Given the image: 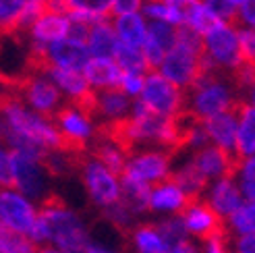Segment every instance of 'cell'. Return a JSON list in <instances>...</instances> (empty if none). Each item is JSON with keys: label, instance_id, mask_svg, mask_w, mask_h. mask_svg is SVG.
<instances>
[{"label": "cell", "instance_id": "obj_1", "mask_svg": "<svg viewBox=\"0 0 255 253\" xmlns=\"http://www.w3.org/2000/svg\"><path fill=\"white\" fill-rule=\"evenodd\" d=\"M241 92L231 75L218 71H203L195 83L185 90V115L195 121H206L222 112L237 110Z\"/></svg>", "mask_w": 255, "mask_h": 253}, {"label": "cell", "instance_id": "obj_2", "mask_svg": "<svg viewBox=\"0 0 255 253\" xmlns=\"http://www.w3.org/2000/svg\"><path fill=\"white\" fill-rule=\"evenodd\" d=\"M181 90H189L203 73V44L201 35L189 27L176 29V42L156 69Z\"/></svg>", "mask_w": 255, "mask_h": 253}, {"label": "cell", "instance_id": "obj_3", "mask_svg": "<svg viewBox=\"0 0 255 253\" xmlns=\"http://www.w3.org/2000/svg\"><path fill=\"white\" fill-rule=\"evenodd\" d=\"M203 44V71H218L233 75L241 65H243V56H241L239 48V27L235 23L218 21L216 25L201 35Z\"/></svg>", "mask_w": 255, "mask_h": 253}, {"label": "cell", "instance_id": "obj_4", "mask_svg": "<svg viewBox=\"0 0 255 253\" xmlns=\"http://www.w3.org/2000/svg\"><path fill=\"white\" fill-rule=\"evenodd\" d=\"M37 214H42L48 222L50 239L67 251H85L87 235L81 222L67 210L65 199L56 193H50L40 201Z\"/></svg>", "mask_w": 255, "mask_h": 253}, {"label": "cell", "instance_id": "obj_5", "mask_svg": "<svg viewBox=\"0 0 255 253\" xmlns=\"http://www.w3.org/2000/svg\"><path fill=\"white\" fill-rule=\"evenodd\" d=\"M15 94L27 104L35 115H40L48 123H52L54 115L67 104V98L56 87V83L42 71H33L25 77L17 87Z\"/></svg>", "mask_w": 255, "mask_h": 253}, {"label": "cell", "instance_id": "obj_6", "mask_svg": "<svg viewBox=\"0 0 255 253\" xmlns=\"http://www.w3.org/2000/svg\"><path fill=\"white\" fill-rule=\"evenodd\" d=\"M139 100L162 117H181L185 112V90L176 87L158 71H147Z\"/></svg>", "mask_w": 255, "mask_h": 253}, {"label": "cell", "instance_id": "obj_7", "mask_svg": "<svg viewBox=\"0 0 255 253\" xmlns=\"http://www.w3.org/2000/svg\"><path fill=\"white\" fill-rule=\"evenodd\" d=\"M176 216H181L185 229H187V235L199 239V241H208V239H212L216 235L226 233L224 220L214 212V208L203 197L189 199L187 206L178 212Z\"/></svg>", "mask_w": 255, "mask_h": 253}, {"label": "cell", "instance_id": "obj_8", "mask_svg": "<svg viewBox=\"0 0 255 253\" xmlns=\"http://www.w3.org/2000/svg\"><path fill=\"white\" fill-rule=\"evenodd\" d=\"M172 160L174 154H170L166 149H145L127 162V170L123 174H129L131 179L154 187L170 176Z\"/></svg>", "mask_w": 255, "mask_h": 253}, {"label": "cell", "instance_id": "obj_9", "mask_svg": "<svg viewBox=\"0 0 255 253\" xmlns=\"http://www.w3.org/2000/svg\"><path fill=\"white\" fill-rule=\"evenodd\" d=\"M79 172L83 176V183L89 189V193H92V197L100 206L106 208V206L117 204L121 199V187L117 183V176H114L110 170H106L100 162H96L89 154H87Z\"/></svg>", "mask_w": 255, "mask_h": 253}, {"label": "cell", "instance_id": "obj_10", "mask_svg": "<svg viewBox=\"0 0 255 253\" xmlns=\"http://www.w3.org/2000/svg\"><path fill=\"white\" fill-rule=\"evenodd\" d=\"M201 197L214 208V212L218 214L222 220H226L245 201L235 176H222V179L212 181Z\"/></svg>", "mask_w": 255, "mask_h": 253}, {"label": "cell", "instance_id": "obj_11", "mask_svg": "<svg viewBox=\"0 0 255 253\" xmlns=\"http://www.w3.org/2000/svg\"><path fill=\"white\" fill-rule=\"evenodd\" d=\"M191 160L195 162V166L201 170V174L212 183L222 176H233L235 166H237V158L231 151H226L222 147L216 145H206L197 151L191 154Z\"/></svg>", "mask_w": 255, "mask_h": 253}, {"label": "cell", "instance_id": "obj_12", "mask_svg": "<svg viewBox=\"0 0 255 253\" xmlns=\"http://www.w3.org/2000/svg\"><path fill=\"white\" fill-rule=\"evenodd\" d=\"M69 25H71L69 15H62V12H54V10L46 8L42 12V17L31 25V29L25 35H27L29 46L44 48L52 42L65 40L67 33H69Z\"/></svg>", "mask_w": 255, "mask_h": 253}, {"label": "cell", "instance_id": "obj_13", "mask_svg": "<svg viewBox=\"0 0 255 253\" xmlns=\"http://www.w3.org/2000/svg\"><path fill=\"white\" fill-rule=\"evenodd\" d=\"M0 220L6 226H10L12 231L29 237L31 224L35 220V212L21 195L0 189Z\"/></svg>", "mask_w": 255, "mask_h": 253}, {"label": "cell", "instance_id": "obj_14", "mask_svg": "<svg viewBox=\"0 0 255 253\" xmlns=\"http://www.w3.org/2000/svg\"><path fill=\"white\" fill-rule=\"evenodd\" d=\"M203 123V129L208 133L210 143L216 147H222L226 151L235 154V145H237V110L231 112H222V115H216L212 119L201 121Z\"/></svg>", "mask_w": 255, "mask_h": 253}, {"label": "cell", "instance_id": "obj_15", "mask_svg": "<svg viewBox=\"0 0 255 253\" xmlns=\"http://www.w3.org/2000/svg\"><path fill=\"white\" fill-rule=\"evenodd\" d=\"M85 48L89 52V58L114 60V56H117V48H119V35H117V31H114L112 19L98 21L89 27Z\"/></svg>", "mask_w": 255, "mask_h": 253}, {"label": "cell", "instance_id": "obj_16", "mask_svg": "<svg viewBox=\"0 0 255 253\" xmlns=\"http://www.w3.org/2000/svg\"><path fill=\"white\" fill-rule=\"evenodd\" d=\"M131 106H133V98L123 94L119 87H114V90H98L96 92V123L129 117Z\"/></svg>", "mask_w": 255, "mask_h": 253}, {"label": "cell", "instance_id": "obj_17", "mask_svg": "<svg viewBox=\"0 0 255 253\" xmlns=\"http://www.w3.org/2000/svg\"><path fill=\"white\" fill-rule=\"evenodd\" d=\"M8 164H10V172H12L17 189H21V191L27 195H35L40 191L42 179H40V172H37L35 162L31 158H27L19 149H12L8 154Z\"/></svg>", "mask_w": 255, "mask_h": 253}, {"label": "cell", "instance_id": "obj_18", "mask_svg": "<svg viewBox=\"0 0 255 253\" xmlns=\"http://www.w3.org/2000/svg\"><path fill=\"white\" fill-rule=\"evenodd\" d=\"M83 75L92 90H114L121 85V75L123 69L117 65V60H106V58H89L87 67L83 69Z\"/></svg>", "mask_w": 255, "mask_h": 253}, {"label": "cell", "instance_id": "obj_19", "mask_svg": "<svg viewBox=\"0 0 255 253\" xmlns=\"http://www.w3.org/2000/svg\"><path fill=\"white\" fill-rule=\"evenodd\" d=\"M112 25L121 44L139 48V50L143 48L147 37V21L141 12H127V15L112 17Z\"/></svg>", "mask_w": 255, "mask_h": 253}, {"label": "cell", "instance_id": "obj_20", "mask_svg": "<svg viewBox=\"0 0 255 253\" xmlns=\"http://www.w3.org/2000/svg\"><path fill=\"white\" fill-rule=\"evenodd\" d=\"M191 197L178 187L174 181L166 179L158 185L151 187V197H149V206L151 210H160V212H170V214H178Z\"/></svg>", "mask_w": 255, "mask_h": 253}, {"label": "cell", "instance_id": "obj_21", "mask_svg": "<svg viewBox=\"0 0 255 253\" xmlns=\"http://www.w3.org/2000/svg\"><path fill=\"white\" fill-rule=\"evenodd\" d=\"M237 145H235V158L245 160L255 156V110L241 102L237 108Z\"/></svg>", "mask_w": 255, "mask_h": 253}, {"label": "cell", "instance_id": "obj_22", "mask_svg": "<svg viewBox=\"0 0 255 253\" xmlns=\"http://www.w3.org/2000/svg\"><path fill=\"white\" fill-rule=\"evenodd\" d=\"M65 2H67V15L87 25L112 19L114 0H65Z\"/></svg>", "mask_w": 255, "mask_h": 253}, {"label": "cell", "instance_id": "obj_23", "mask_svg": "<svg viewBox=\"0 0 255 253\" xmlns=\"http://www.w3.org/2000/svg\"><path fill=\"white\" fill-rule=\"evenodd\" d=\"M168 179H170V181H174V183H176L178 187H181L191 199L201 197L203 193H206L208 185H210V181L201 174V170L195 166V162L191 160V158H189V160H185L183 164H178V166L170 172Z\"/></svg>", "mask_w": 255, "mask_h": 253}, {"label": "cell", "instance_id": "obj_24", "mask_svg": "<svg viewBox=\"0 0 255 253\" xmlns=\"http://www.w3.org/2000/svg\"><path fill=\"white\" fill-rule=\"evenodd\" d=\"M87 154L119 179L127 170V156L108 141H92V147H87Z\"/></svg>", "mask_w": 255, "mask_h": 253}, {"label": "cell", "instance_id": "obj_25", "mask_svg": "<svg viewBox=\"0 0 255 253\" xmlns=\"http://www.w3.org/2000/svg\"><path fill=\"white\" fill-rule=\"evenodd\" d=\"M224 226H226V235L231 239L255 235V204L253 201H243V204L224 220Z\"/></svg>", "mask_w": 255, "mask_h": 253}, {"label": "cell", "instance_id": "obj_26", "mask_svg": "<svg viewBox=\"0 0 255 253\" xmlns=\"http://www.w3.org/2000/svg\"><path fill=\"white\" fill-rule=\"evenodd\" d=\"M133 243L137 253H168V245L156 224H139L133 231Z\"/></svg>", "mask_w": 255, "mask_h": 253}, {"label": "cell", "instance_id": "obj_27", "mask_svg": "<svg viewBox=\"0 0 255 253\" xmlns=\"http://www.w3.org/2000/svg\"><path fill=\"white\" fill-rule=\"evenodd\" d=\"M233 176L239 183V189L243 193L245 201H253L255 204V156L245 158V160H237V166Z\"/></svg>", "mask_w": 255, "mask_h": 253}, {"label": "cell", "instance_id": "obj_28", "mask_svg": "<svg viewBox=\"0 0 255 253\" xmlns=\"http://www.w3.org/2000/svg\"><path fill=\"white\" fill-rule=\"evenodd\" d=\"M117 65L123 69V71H131V73H147L149 67H147V60L143 56V50L139 48H131L127 44H121L119 42V48H117Z\"/></svg>", "mask_w": 255, "mask_h": 253}, {"label": "cell", "instance_id": "obj_29", "mask_svg": "<svg viewBox=\"0 0 255 253\" xmlns=\"http://www.w3.org/2000/svg\"><path fill=\"white\" fill-rule=\"evenodd\" d=\"M176 29L178 27L164 21H147V40L166 54L176 42Z\"/></svg>", "mask_w": 255, "mask_h": 253}, {"label": "cell", "instance_id": "obj_30", "mask_svg": "<svg viewBox=\"0 0 255 253\" xmlns=\"http://www.w3.org/2000/svg\"><path fill=\"white\" fill-rule=\"evenodd\" d=\"M201 0H166L168 6V23L174 27H187L191 15L197 10Z\"/></svg>", "mask_w": 255, "mask_h": 253}, {"label": "cell", "instance_id": "obj_31", "mask_svg": "<svg viewBox=\"0 0 255 253\" xmlns=\"http://www.w3.org/2000/svg\"><path fill=\"white\" fill-rule=\"evenodd\" d=\"M156 226H158V231H160V235H162V239H164V243L168 245V251H170V247H174L176 243H181V241H185V239H189L185 224H183L181 216H176V214H174L172 218H166V220L158 222Z\"/></svg>", "mask_w": 255, "mask_h": 253}, {"label": "cell", "instance_id": "obj_32", "mask_svg": "<svg viewBox=\"0 0 255 253\" xmlns=\"http://www.w3.org/2000/svg\"><path fill=\"white\" fill-rule=\"evenodd\" d=\"M206 8L212 12V17L216 21L224 23H235L237 19V8L241 0H201Z\"/></svg>", "mask_w": 255, "mask_h": 253}, {"label": "cell", "instance_id": "obj_33", "mask_svg": "<svg viewBox=\"0 0 255 253\" xmlns=\"http://www.w3.org/2000/svg\"><path fill=\"white\" fill-rule=\"evenodd\" d=\"M23 4L25 0H0V33H8L15 29Z\"/></svg>", "mask_w": 255, "mask_h": 253}, {"label": "cell", "instance_id": "obj_34", "mask_svg": "<svg viewBox=\"0 0 255 253\" xmlns=\"http://www.w3.org/2000/svg\"><path fill=\"white\" fill-rule=\"evenodd\" d=\"M46 10V6L44 4H35V2H25L23 4V8H21V12H19V19H17V23H15V33H27L29 29H31V25L42 17V12Z\"/></svg>", "mask_w": 255, "mask_h": 253}, {"label": "cell", "instance_id": "obj_35", "mask_svg": "<svg viewBox=\"0 0 255 253\" xmlns=\"http://www.w3.org/2000/svg\"><path fill=\"white\" fill-rule=\"evenodd\" d=\"M143 81H145V73H131V71H123L121 75V85L119 90L123 94H127L129 98H139L143 90Z\"/></svg>", "mask_w": 255, "mask_h": 253}, {"label": "cell", "instance_id": "obj_36", "mask_svg": "<svg viewBox=\"0 0 255 253\" xmlns=\"http://www.w3.org/2000/svg\"><path fill=\"white\" fill-rule=\"evenodd\" d=\"M139 12L145 17V21H164V23H168L166 0H145Z\"/></svg>", "mask_w": 255, "mask_h": 253}, {"label": "cell", "instance_id": "obj_37", "mask_svg": "<svg viewBox=\"0 0 255 253\" xmlns=\"http://www.w3.org/2000/svg\"><path fill=\"white\" fill-rule=\"evenodd\" d=\"M239 48L245 62H255V29L239 27Z\"/></svg>", "mask_w": 255, "mask_h": 253}, {"label": "cell", "instance_id": "obj_38", "mask_svg": "<svg viewBox=\"0 0 255 253\" xmlns=\"http://www.w3.org/2000/svg\"><path fill=\"white\" fill-rule=\"evenodd\" d=\"M237 27H249L255 29V0H241L237 8Z\"/></svg>", "mask_w": 255, "mask_h": 253}, {"label": "cell", "instance_id": "obj_39", "mask_svg": "<svg viewBox=\"0 0 255 253\" xmlns=\"http://www.w3.org/2000/svg\"><path fill=\"white\" fill-rule=\"evenodd\" d=\"M233 81H235V85H237V90L243 94L247 87L255 81V65H251V62H243V65H241L233 75Z\"/></svg>", "mask_w": 255, "mask_h": 253}, {"label": "cell", "instance_id": "obj_40", "mask_svg": "<svg viewBox=\"0 0 255 253\" xmlns=\"http://www.w3.org/2000/svg\"><path fill=\"white\" fill-rule=\"evenodd\" d=\"M201 253H233V249H231V237L224 233V235H216V237L208 239V241H203Z\"/></svg>", "mask_w": 255, "mask_h": 253}, {"label": "cell", "instance_id": "obj_41", "mask_svg": "<svg viewBox=\"0 0 255 253\" xmlns=\"http://www.w3.org/2000/svg\"><path fill=\"white\" fill-rule=\"evenodd\" d=\"M69 19H71V17H69ZM89 27H92V25H87V23H83V21H77V19H71L67 40L77 42V44H83V46H85L87 35H89Z\"/></svg>", "mask_w": 255, "mask_h": 253}, {"label": "cell", "instance_id": "obj_42", "mask_svg": "<svg viewBox=\"0 0 255 253\" xmlns=\"http://www.w3.org/2000/svg\"><path fill=\"white\" fill-rule=\"evenodd\" d=\"M145 0H114L112 2V17L127 15V12H139Z\"/></svg>", "mask_w": 255, "mask_h": 253}, {"label": "cell", "instance_id": "obj_43", "mask_svg": "<svg viewBox=\"0 0 255 253\" xmlns=\"http://www.w3.org/2000/svg\"><path fill=\"white\" fill-rule=\"evenodd\" d=\"M231 249H233V253H255V235L233 237Z\"/></svg>", "mask_w": 255, "mask_h": 253}, {"label": "cell", "instance_id": "obj_44", "mask_svg": "<svg viewBox=\"0 0 255 253\" xmlns=\"http://www.w3.org/2000/svg\"><path fill=\"white\" fill-rule=\"evenodd\" d=\"M168 253H201V249H199L193 241L185 239V241H181V243H176L174 247H170Z\"/></svg>", "mask_w": 255, "mask_h": 253}, {"label": "cell", "instance_id": "obj_45", "mask_svg": "<svg viewBox=\"0 0 255 253\" xmlns=\"http://www.w3.org/2000/svg\"><path fill=\"white\" fill-rule=\"evenodd\" d=\"M241 102L247 104L249 108H253V110H255V81L247 87V90H245L243 94H241Z\"/></svg>", "mask_w": 255, "mask_h": 253}, {"label": "cell", "instance_id": "obj_46", "mask_svg": "<svg viewBox=\"0 0 255 253\" xmlns=\"http://www.w3.org/2000/svg\"><path fill=\"white\" fill-rule=\"evenodd\" d=\"M83 253H110V251H106V249H100V247H85V251Z\"/></svg>", "mask_w": 255, "mask_h": 253}, {"label": "cell", "instance_id": "obj_47", "mask_svg": "<svg viewBox=\"0 0 255 253\" xmlns=\"http://www.w3.org/2000/svg\"><path fill=\"white\" fill-rule=\"evenodd\" d=\"M25 2H35V4H48V0H25Z\"/></svg>", "mask_w": 255, "mask_h": 253}, {"label": "cell", "instance_id": "obj_48", "mask_svg": "<svg viewBox=\"0 0 255 253\" xmlns=\"http://www.w3.org/2000/svg\"><path fill=\"white\" fill-rule=\"evenodd\" d=\"M35 253H60V251H54V249H37Z\"/></svg>", "mask_w": 255, "mask_h": 253}, {"label": "cell", "instance_id": "obj_49", "mask_svg": "<svg viewBox=\"0 0 255 253\" xmlns=\"http://www.w3.org/2000/svg\"><path fill=\"white\" fill-rule=\"evenodd\" d=\"M253 65H255V62H253Z\"/></svg>", "mask_w": 255, "mask_h": 253}]
</instances>
